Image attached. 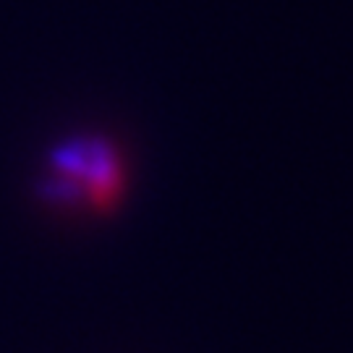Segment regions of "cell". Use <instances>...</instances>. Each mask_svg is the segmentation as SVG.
<instances>
[{"label": "cell", "mask_w": 353, "mask_h": 353, "mask_svg": "<svg viewBox=\"0 0 353 353\" xmlns=\"http://www.w3.org/2000/svg\"><path fill=\"white\" fill-rule=\"evenodd\" d=\"M42 191L55 202L105 207L121 191V157L108 139L79 134L61 141L50 154Z\"/></svg>", "instance_id": "cell-1"}]
</instances>
